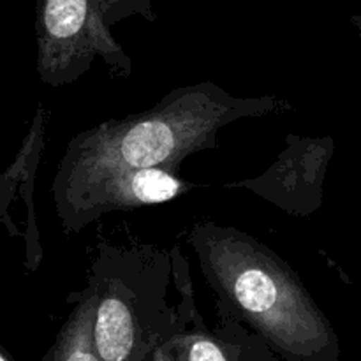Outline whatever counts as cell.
I'll return each mask as SVG.
<instances>
[{"label": "cell", "instance_id": "1", "mask_svg": "<svg viewBox=\"0 0 361 361\" xmlns=\"http://www.w3.org/2000/svg\"><path fill=\"white\" fill-rule=\"evenodd\" d=\"M189 243L219 317L259 335L284 361H341V341L300 275L268 245L245 231L197 222Z\"/></svg>", "mask_w": 361, "mask_h": 361}, {"label": "cell", "instance_id": "2", "mask_svg": "<svg viewBox=\"0 0 361 361\" xmlns=\"http://www.w3.org/2000/svg\"><path fill=\"white\" fill-rule=\"evenodd\" d=\"M291 109L275 95L238 97L214 81L168 92L154 108L78 133L67 143L55 176L97 166L162 168L176 173L183 159L217 148L222 127Z\"/></svg>", "mask_w": 361, "mask_h": 361}, {"label": "cell", "instance_id": "3", "mask_svg": "<svg viewBox=\"0 0 361 361\" xmlns=\"http://www.w3.org/2000/svg\"><path fill=\"white\" fill-rule=\"evenodd\" d=\"M87 282L97 293L94 341L101 361H148L189 323L169 303V249L99 242Z\"/></svg>", "mask_w": 361, "mask_h": 361}, {"label": "cell", "instance_id": "4", "mask_svg": "<svg viewBox=\"0 0 361 361\" xmlns=\"http://www.w3.org/2000/svg\"><path fill=\"white\" fill-rule=\"evenodd\" d=\"M154 21L147 0H39L37 74L48 87L76 83L101 59L111 76L133 74V60L113 37V25L129 14Z\"/></svg>", "mask_w": 361, "mask_h": 361}, {"label": "cell", "instance_id": "5", "mask_svg": "<svg viewBox=\"0 0 361 361\" xmlns=\"http://www.w3.org/2000/svg\"><path fill=\"white\" fill-rule=\"evenodd\" d=\"M196 187L162 168L97 166L55 176L51 194L63 233L76 235L109 212L168 203Z\"/></svg>", "mask_w": 361, "mask_h": 361}, {"label": "cell", "instance_id": "6", "mask_svg": "<svg viewBox=\"0 0 361 361\" xmlns=\"http://www.w3.org/2000/svg\"><path fill=\"white\" fill-rule=\"evenodd\" d=\"M335 154L331 136L307 137L288 134L286 148L274 164L256 178L226 183L245 189L295 217L309 219L324 201V180Z\"/></svg>", "mask_w": 361, "mask_h": 361}, {"label": "cell", "instance_id": "7", "mask_svg": "<svg viewBox=\"0 0 361 361\" xmlns=\"http://www.w3.org/2000/svg\"><path fill=\"white\" fill-rule=\"evenodd\" d=\"M46 143V109L39 102L35 115L32 118L30 129L23 137L20 150L13 164L0 176V219L7 233L13 228L11 222V207L18 200L25 204V267L28 271H37L42 263V245L39 235L37 219L34 207V183L35 171L41 162Z\"/></svg>", "mask_w": 361, "mask_h": 361}, {"label": "cell", "instance_id": "8", "mask_svg": "<svg viewBox=\"0 0 361 361\" xmlns=\"http://www.w3.org/2000/svg\"><path fill=\"white\" fill-rule=\"evenodd\" d=\"M175 361H284L257 334L229 317L210 330L200 312L168 342Z\"/></svg>", "mask_w": 361, "mask_h": 361}, {"label": "cell", "instance_id": "9", "mask_svg": "<svg viewBox=\"0 0 361 361\" xmlns=\"http://www.w3.org/2000/svg\"><path fill=\"white\" fill-rule=\"evenodd\" d=\"M67 302L73 303V310L42 361H101L94 341L97 309L95 288L87 282L85 289L69 295Z\"/></svg>", "mask_w": 361, "mask_h": 361}, {"label": "cell", "instance_id": "10", "mask_svg": "<svg viewBox=\"0 0 361 361\" xmlns=\"http://www.w3.org/2000/svg\"><path fill=\"white\" fill-rule=\"evenodd\" d=\"M148 361H175V358H173L171 353H169V349L166 348V344H164V345H161L157 351H155V355L152 356Z\"/></svg>", "mask_w": 361, "mask_h": 361}, {"label": "cell", "instance_id": "11", "mask_svg": "<svg viewBox=\"0 0 361 361\" xmlns=\"http://www.w3.org/2000/svg\"><path fill=\"white\" fill-rule=\"evenodd\" d=\"M0 361H14L6 348H0Z\"/></svg>", "mask_w": 361, "mask_h": 361}, {"label": "cell", "instance_id": "12", "mask_svg": "<svg viewBox=\"0 0 361 361\" xmlns=\"http://www.w3.org/2000/svg\"><path fill=\"white\" fill-rule=\"evenodd\" d=\"M353 25H355L356 30H358L360 41H361V14H360V16H355V18H353Z\"/></svg>", "mask_w": 361, "mask_h": 361}]
</instances>
